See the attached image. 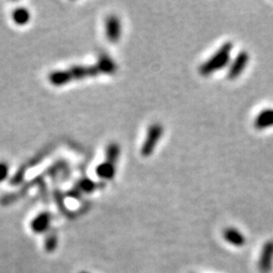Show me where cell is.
Listing matches in <instances>:
<instances>
[{
	"mask_svg": "<svg viewBox=\"0 0 273 273\" xmlns=\"http://www.w3.org/2000/svg\"><path fill=\"white\" fill-rule=\"evenodd\" d=\"M273 125V108L261 110L254 119V126L258 129H264Z\"/></svg>",
	"mask_w": 273,
	"mask_h": 273,
	"instance_id": "obj_11",
	"label": "cell"
},
{
	"mask_svg": "<svg viewBox=\"0 0 273 273\" xmlns=\"http://www.w3.org/2000/svg\"><path fill=\"white\" fill-rule=\"evenodd\" d=\"M234 45L231 42L225 43L209 60H207L199 67V74L209 76L216 71H219L226 67L230 62L231 52Z\"/></svg>",
	"mask_w": 273,
	"mask_h": 273,
	"instance_id": "obj_2",
	"label": "cell"
},
{
	"mask_svg": "<svg viewBox=\"0 0 273 273\" xmlns=\"http://www.w3.org/2000/svg\"><path fill=\"white\" fill-rule=\"evenodd\" d=\"M102 73L98 63L93 65H79L68 68L66 70L52 72L49 75V81L54 86H63L75 80L96 77Z\"/></svg>",
	"mask_w": 273,
	"mask_h": 273,
	"instance_id": "obj_1",
	"label": "cell"
},
{
	"mask_svg": "<svg viewBox=\"0 0 273 273\" xmlns=\"http://www.w3.org/2000/svg\"><path fill=\"white\" fill-rule=\"evenodd\" d=\"M224 239L232 246L243 247L246 244V238L238 229L236 228H227L224 233Z\"/></svg>",
	"mask_w": 273,
	"mask_h": 273,
	"instance_id": "obj_10",
	"label": "cell"
},
{
	"mask_svg": "<svg viewBox=\"0 0 273 273\" xmlns=\"http://www.w3.org/2000/svg\"><path fill=\"white\" fill-rule=\"evenodd\" d=\"M46 250L49 252H52L54 249L57 247V236L56 234H51L46 238V243H45Z\"/></svg>",
	"mask_w": 273,
	"mask_h": 273,
	"instance_id": "obj_14",
	"label": "cell"
},
{
	"mask_svg": "<svg viewBox=\"0 0 273 273\" xmlns=\"http://www.w3.org/2000/svg\"><path fill=\"white\" fill-rule=\"evenodd\" d=\"M102 186H104V184L100 182H95L91 179H81L70 192V196L79 197L82 193H91Z\"/></svg>",
	"mask_w": 273,
	"mask_h": 273,
	"instance_id": "obj_8",
	"label": "cell"
},
{
	"mask_svg": "<svg viewBox=\"0 0 273 273\" xmlns=\"http://www.w3.org/2000/svg\"><path fill=\"white\" fill-rule=\"evenodd\" d=\"M52 215L48 212L39 214L31 223V229L36 234H44L50 230Z\"/></svg>",
	"mask_w": 273,
	"mask_h": 273,
	"instance_id": "obj_9",
	"label": "cell"
},
{
	"mask_svg": "<svg viewBox=\"0 0 273 273\" xmlns=\"http://www.w3.org/2000/svg\"><path fill=\"white\" fill-rule=\"evenodd\" d=\"M120 148L116 143H110L106 148L105 160L96 168V175L104 180H110L115 175L116 162L119 158Z\"/></svg>",
	"mask_w": 273,
	"mask_h": 273,
	"instance_id": "obj_3",
	"label": "cell"
},
{
	"mask_svg": "<svg viewBox=\"0 0 273 273\" xmlns=\"http://www.w3.org/2000/svg\"><path fill=\"white\" fill-rule=\"evenodd\" d=\"M250 56L246 51H242L240 52L237 57L235 58V60L233 61L232 65L229 68V72H228V78L229 79H235L237 77H239L242 72L244 71V69L246 68L248 62H249Z\"/></svg>",
	"mask_w": 273,
	"mask_h": 273,
	"instance_id": "obj_7",
	"label": "cell"
},
{
	"mask_svg": "<svg viewBox=\"0 0 273 273\" xmlns=\"http://www.w3.org/2000/svg\"><path fill=\"white\" fill-rule=\"evenodd\" d=\"M10 173V166L6 162H0V182H4Z\"/></svg>",
	"mask_w": 273,
	"mask_h": 273,
	"instance_id": "obj_15",
	"label": "cell"
},
{
	"mask_svg": "<svg viewBox=\"0 0 273 273\" xmlns=\"http://www.w3.org/2000/svg\"><path fill=\"white\" fill-rule=\"evenodd\" d=\"M31 20L30 12L25 8H19L13 13V21L18 26H25Z\"/></svg>",
	"mask_w": 273,
	"mask_h": 273,
	"instance_id": "obj_13",
	"label": "cell"
},
{
	"mask_svg": "<svg viewBox=\"0 0 273 273\" xmlns=\"http://www.w3.org/2000/svg\"><path fill=\"white\" fill-rule=\"evenodd\" d=\"M273 268V240L264 243L258 260V270L261 273H269Z\"/></svg>",
	"mask_w": 273,
	"mask_h": 273,
	"instance_id": "obj_5",
	"label": "cell"
},
{
	"mask_svg": "<svg viewBox=\"0 0 273 273\" xmlns=\"http://www.w3.org/2000/svg\"><path fill=\"white\" fill-rule=\"evenodd\" d=\"M163 132H164V127L161 123L155 122L149 126L148 132L146 135V140L143 143V146L141 148V155L143 157H146V158L150 157L154 153L157 147V144L162 138Z\"/></svg>",
	"mask_w": 273,
	"mask_h": 273,
	"instance_id": "obj_4",
	"label": "cell"
},
{
	"mask_svg": "<svg viewBox=\"0 0 273 273\" xmlns=\"http://www.w3.org/2000/svg\"><path fill=\"white\" fill-rule=\"evenodd\" d=\"M105 35L109 43L115 44L120 40L121 37V23L120 20L115 16L111 15L105 21Z\"/></svg>",
	"mask_w": 273,
	"mask_h": 273,
	"instance_id": "obj_6",
	"label": "cell"
},
{
	"mask_svg": "<svg viewBox=\"0 0 273 273\" xmlns=\"http://www.w3.org/2000/svg\"><path fill=\"white\" fill-rule=\"evenodd\" d=\"M82 273H86V272H82Z\"/></svg>",
	"mask_w": 273,
	"mask_h": 273,
	"instance_id": "obj_16",
	"label": "cell"
},
{
	"mask_svg": "<svg viewBox=\"0 0 273 273\" xmlns=\"http://www.w3.org/2000/svg\"><path fill=\"white\" fill-rule=\"evenodd\" d=\"M97 63L99 64L103 74H114L117 70L116 64L106 54H101L98 58Z\"/></svg>",
	"mask_w": 273,
	"mask_h": 273,
	"instance_id": "obj_12",
	"label": "cell"
}]
</instances>
